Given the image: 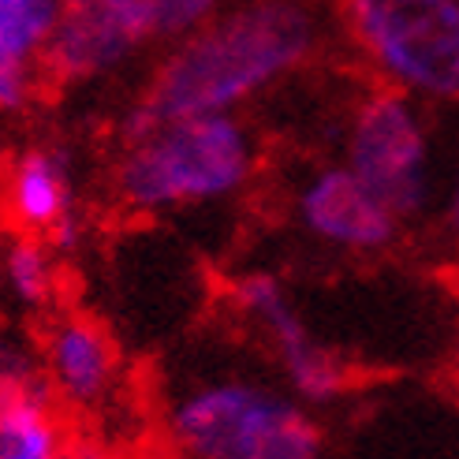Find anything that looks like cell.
Segmentation results:
<instances>
[{
    "label": "cell",
    "mask_w": 459,
    "mask_h": 459,
    "mask_svg": "<svg viewBox=\"0 0 459 459\" xmlns=\"http://www.w3.org/2000/svg\"><path fill=\"white\" fill-rule=\"evenodd\" d=\"M321 38L325 27L310 0H228L160 60L143 98L124 112V143L143 139L165 120L236 112L307 67Z\"/></svg>",
    "instance_id": "1"
},
{
    "label": "cell",
    "mask_w": 459,
    "mask_h": 459,
    "mask_svg": "<svg viewBox=\"0 0 459 459\" xmlns=\"http://www.w3.org/2000/svg\"><path fill=\"white\" fill-rule=\"evenodd\" d=\"M258 169V146L236 112L165 120L124 143L112 195L131 213H169L239 195Z\"/></svg>",
    "instance_id": "2"
},
{
    "label": "cell",
    "mask_w": 459,
    "mask_h": 459,
    "mask_svg": "<svg viewBox=\"0 0 459 459\" xmlns=\"http://www.w3.org/2000/svg\"><path fill=\"white\" fill-rule=\"evenodd\" d=\"M176 459H321L325 433L303 400L255 377H210L169 403Z\"/></svg>",
    "instance_id": "3"
},
{
    "label": "cell",
    "mask_w": 459,
    "mask_h": 459,
    "mask_svg": "<svg viewBox=\"0 0 459 459\" xmlns=\"http://www.w3.org/2000/svg\"><path fill=\"white\" fill-rule=\"evenodd\" d=\"M340 19L388 90L459 101V0H340Z\"/></svg>",
    "instance_id": "4"
},
{
    "label": "cell",
    "mask_w": 459,
    "mask_h": 459,
    "mask_svg": "<svg viewBox=\"0 0 459 459\" xmlns=\"http://www.w3.org/2000/svg\"><path fill=\"white\" fill-rule=\"evenodd\" d=\"M343 165L400 221L426 213L433 198V179H429V134L419 101L388 86L366 94L348 120Z\"/></svg>",
    "instance_id": "5"
},
{
    "label": "cell",
    "mask_w": 459,
    "mask_h": 459,
    "mask_svg": "<svg viewBox=\"0 0 459 459\" xmlns=\"http://www.w3.org/2000/svg\"><path fill=\"white\" fill-rule=\"evenodd\" d=\"M232 303L269 340L295 400H303L307 407H321L348 393V366L307 329L288 288L273 273H243L232 284Z\"/></svg>",
    "instance_id": "6"
},
{
    "label": "cell",
    "mask_w": 459,
    "mask_h": 459,
    "mask_svg": "<svg viewBox=\"0 0 459 459\" xmlns=\"http://www.w3.org/2000/svg\"><path fill=\"white\" fill-rule=\"evenodd\" d=\"M153 38V19L143 0H82L67 4L45 45L41 79L49 86L90 82L139 53Z\"/></svg>",
    "instance_id": "7"
},
{
    "label": "cell",
    "mask_w": 459,
    "mask_h": 459,
    "mask_svg": "<svg viewBox=\"0 0 459 459\" xmlns=\"http://www.w3.org/2000/svg\"><path fill=\"white\" fill-rule=\"evenodd\" d=\"M295 217L314 239L359 255L393 247L403 224L348 165L310 172L295 195Z\"/></svg>",
    "instance_id": "8"
},
{
    "label": "cell",
    "mask_w": 459,
    "mask_h": 459,
    "mask_svg": "<svg viewBox=\"0 0 459 459\" xmlns=\"http://www.w3.org/2000/svg\"><path fill=\"white\" fill-rule=\"evenodd\" d=\"M45 385L53 400L75 411H98L120 381V351L108 329L90 314H60L41 343Z\"/></svg>",
    "instance_id": "9"
},
{
    "label": "cell",
    "mask_w": 459,
    "mask_h": 459,
    "mask_svg": "<svg viewBox=\"0 0 459 459\" xmlns=\"http://www.w3.org/2000/svg\"><path fill=\"white\" fill-rule=\"evenodd\" d=\"M75 217V191L67 157L49 146H30L4 165V221L22 236L49 239Z\"/></svg>",
    "instance_id": "10"
},
{
    "label": "cell",
    "mask_w": 459,
    "mask_h": 459,
    "mask_svg": "<svg viewBox=\"0 0 459 459\" xmlns=\"http://www.w3.org/2000/svg\"><path fill=\"white\" fill-rule=\"evenodd\" d=\"M64 422L53 407L49 385H22L0 393V459H67Z\"/></svg>",
    "instance_id": "11"
},
{
    "label": "cell",
    "mask_w": 459,
    "mask_h": 459,
    "mask_svg": "<svg viewBox=\"0 0 459 459\" xmlns=\"http://www.w3.org/2000/svg\"><path fill=\"white\" fill-rule=\"evenodd\" d=\"M64 8V0H0V64L41 72L45 45H49Z\"/></svg>",
    "instance_id": "12"
},
{
    "label": "cell",
    "mask_w": 459,
    "mask_h": 459,
    "mask_svg": "<svg viewBox=\"0 0 459 459\" xmlns=\"http://www.w3.org/2000/svg\"><path fill=\"white\" fill-rule=\"evenodd\" d=\"M4 284L19 307H45L56 291V269L49 258V247L38 236H15L4 250Z\"/></svg>",
    "instance_id": "13"
},
{
    "label": "cell",
    "mask_w": 459,
    "mask_h": 459,
    "mask_svg": "<svg viewBox=\"0 0 459 459\" xmlns=\"http://www.w3.org/2000/svg\"><path fill=\"white\" fill-rule=\"evenodd\" d=\"M150 19H153V38L157 41H179L205 27L228 0H143Z\"/></svg>",
    "instance_id": "14"
},
{
    "label": "cell",
    "mask_w": 459,
    "mask_h": 459,
    "mask_svg": "<svg viewBox=\"0 0 459 459\" xmlns=\"http://www.w3.org/2000/svg\"><path fill=\"white\" fill-rule=\"evenodd\" d=\"M38 381H45V377H38L34 355L22 348L15 336L0 333V393H8V388H22V385H38Z\"/></svg>",
    "instance_id": "15"
},
{
    "label": "cell",
    "mask_w": 459,
    "mask_h": 459,
    "mask_svg": "<svg viewBox=\"0 0 459 459\" xmlns=\"http://www.w3.org/2000/svg\"><path fill=\"white\" fill-rule=\"evenodd\" d=\"M445 224H448V232L459 236V176L452 183V191H448V205H445Z\"/></svg>",
    "instance_id": "16"
},
{
    "label": "cell",
    "mask_w": 459,
    "mask_h": 459,
    "mask_svg": "<svg viewBox=\"0 0 459 459\" xmlns=\"http://www.w3.org/2000/svg\"><path fill=\"white\" fill-rule=\"evenodd\" d=\"M67 459H120V455H112L105 448H94V445H79V448H72Z\"/></svg>",
    "instance_id": "17"
},
{
    "label": "cell",
    "mask_w": 459,
    "mask_h": 459,
    "mask_svg": "<svg viewBox=\"0 0 459 459\" xmlns=\"http://www.w3.org/2000/svg\"><path fill=\"white\" fill-rule=\"evenodd\" d=\"M0 221H4V160H0Z\"/></svg>",
    "instance_id": "18"
},
{
    "label": "cell",
    "mask_w": 459,
    "mask_h": 459,
    "mask_svg": "<svg viewBox=\"0 0 459 459\" xmlns=\"http://www.w3.org/2000/svg\"><path fill=\"white\" fill-rule=\"evenodd\" d=\"M452 374H455V381H459V340H455V351H452Z\"/></svg>",
    "instance_id": "19"
},
{
    "label": "cell",
    "mask_w": 459,
    "mask_h": 459,
    "mask_svg": "<svg viewBox=\"0 0 459 459\" xmlns=\"http://www.w3.org/2000/svg\"><path fill=\"white\" fill-rule=\"evenodd\" d=\"M64 4H82V0H64Z\"/></svg>",
    "instance_id": "20"
}]
</instances>
